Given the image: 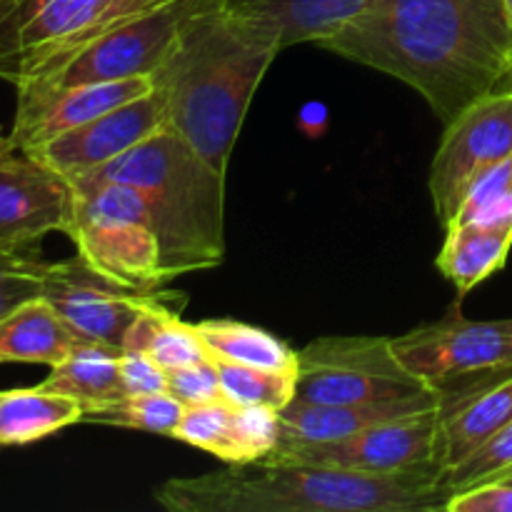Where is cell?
<instances>
[{"instance_id":"28","label":"cell","mask_w":512,"mask_h":512,"mask_svg":"<svg viewBox=\"0 0 512 512\" xmlns=\"http://www.w3.org/2000/svg\"><path fill=\"white\" fill-rule=\"evenodd\" d=\"M25 248H0V320L18 305L43 295V278L48 263Z\"/></svg>"},{"instance_id":"15","label":"cell","mask_w":512,"mask_h":512,"mask_svg":"<svg viewBox=\"0 0 512 512\" xmlns=\"http://www.w3.org/2000/svg\"><path fill=\"white\" fill-rule=\"evenodd\" d=\"M150 90H153L150 75L108 80V83L68 85V88H18V108H15L10 138L15 148L25 153L108 110L143 98Z\"/></svg>"},{"instance_id":"35","label":"cell","mask_w":512,"mask_h":512,"mask_svg":"<svg viewBox=\"0 0 512 512\" xmlns=\"http://www.w3.org/2000/svg\"><path fill=\"white\" fill-rule=\"evenodd\" d=\"M508 473H512V468H508V470H503V473H498V475H508ZM493 478H495V475H493ZM490 480V478H488Z\"/></svg>"},{"instance_id":"29","label":"cell","mask_w":512,"mask_h":512,"mask_svg":"<svg viewBox=\"0 0 512 512\" xmlns=\"http://www.w3.org/2000/svg\"><path fill=\"white\" fill-rule=\"evenodd\" d=\"M508 468H512V423L498 435H493L488 443L480 445L458 468L445 473V485L450 488V493H458V490L473 488Z\"/></svg>"},{"instance_id":"16","label":"cell","mask_w":512,"mask_h":512,"mask_svg":"<svg viewBox=\"0 0 512 512\" xmlns=\"http://www.w3.org/2000/svg\"><path fill=\"white\" fill-rule=\"evenodd\" d=\"M510 423L512 368L473 375L470 383L455 393L445 388L440 408L438 468L450 473Z\"/></svg>"},{"instance_id":"20","label":"cell","mask_w":512,"mask_h":512,"mask_svg":"<svg viewBox=\"0 0 512 512\" xmlns=\"http://www.w3.org/2000/svg\"><path fill=\"white\" fill-rule=\"evenodd\" d=\"M83 413L78 400L45 385L0 390V448L50 438L58 430L83 423Z\"/></svg>"},{"instance_id":"19","label":"cell","mask_w":512,"mask_h":512,"mask_svg":"<svg viewBox=\"0 0 512 512\" xmlns=\"http://www.w3.org/2000/svg\"><path fill=\"white\" fill-rule=\"evenodd\" d=\"M78 343V335L43 295L18 305L0 320V363H40L53 368Z\"/></svg>"},{"instance_id":"32","label":"cell","mask_w":512,"mask_h":512,"mask_svg":"<svg viewBox=\"0 0 512 512\" xmlns=\"http://www.w3.org/2000/svg\"><path fill=\"white\" fill-rule=\"evenodd\" d=\"M120 373H123L125 395L168 393V370L150 358L148 353H120Z\"/></svg>"},{"instance_id":"1","label":"cell","mask_w":512,"mask_h":512,"mask_svg":"<svg viewBox=\"0 0 512 512\" xmlns=\"http://www.w3.org/2000/svg\"><path fill=\"white\" fill-rule=\"evenodd\" d=\"M315 45L408 83L443 125L512 75L505 0H378Z\"/></svg>"},{"instance_id":"24","label":"cell","mask_w":512,"mask_h":512,"mask_svg":"<svg viewBox=\"0 0 512 512\" xmlns=\"http://www.w3.org/2000/svg\"><path fill=\"white\" fill-rule=\"evenodd\" d=\"M195 328L213 358L280 373H298V353L268 330L238 320H203L195 323Z\"/></svg>"},{"instance_id":"36","label":"cell","mask_w":512,"mask_h":512,"mask_svg":"<svg viewBox=\"0 0 512 512\" xmlns=\"http://www.w3.org/2000/svg\"><path fill=\"white\" fill-rule=\"evenodd\" d=\"M510 78H512V75H510Z\"/></svg>"},{"instance_id":"22","label":"cell","mask_w":512,"mask_h":512,"mask_svg":"<svg viewBox=\"0 0 512 512\" xmlns=\"http://www.w3.org/2000/svg\"><path fill=\"white\" fill-rule=\"evenodd\" d=\"M173 300L175 295H170L163 303H155L143 310L125 333L123 350L148 353L165 370L205 363L213 358L195 323L180 320L178 308H173Z\"/></svg>"},{"instance_id":"14","label":"cell","mask_w":512,"mask_h":512,"mask_svg":"<svg viewBox=\"0 0 512 512\" xmlns=\"http://www.w3.org/2000/svg\"><path fill=\"white\" fill-rule=\"evenodd\" d=\"M73 188L25 153L0 160V248H28L50 233H68Z\"/></svg>"},{"instance_id":"30","label":"cell","mask_w":512,"mask_h":512,"mask_svg":"<svg viewBox=\"0 0 512 512\" xmlns=\"http://www.w3.org/2000/svg\"><path fill=\"white\" fill-rule=\"evenodd\" d=\"M168 393L178 398L183 405H200L210 400L223 398L220 390V373L215 360L205 363L183 365V368L168 370Z\"/></svg>"},{"instance_id":"12","label":"cell","mask_w":512,"mask_h":512,"mask_svg":"<svg viewBox=\"0 0 512 512\" xmlns=\"http://www.w3.org/2000/svg\"><path fill=\"white\" fill-rule=\"evenodd\" d=\"M170 295L173 293H160L158 288H128L98 273L80 255L48 263L43 278V298L58 310L80 340H93L120 350L135 318Z\"/></svg>"},{"instance_id":"10","label":"cell","mask_w":512,"mask_h":512,"mask_svg":"<svg viewBox=\"0 0 512 512\" xmlns=\"http://www.w3.org/2000/svg\"><path fill=\"white\" fill-rule=\"evenodd\" d=\"M198 5L200 0H170L160 8L135 15L93 40L60 70L18 88H68L153 75Z\"/></svg>"},{"instance_id":"17","label":"cell","mask_w":512,"mask_h":512,"mask_svg":"<svg viewBox=\"0 0 512 512\" xmlns=\"http://www.w3.org/2000/svg\"><path fill=\"white\" fill-rule=\"evenodd\" d=\"M443 400L445 388H430L423 393L405 395V398L353 405H313L290 400L283 410H278L280 440H308V443L338 440L370 428V425L385 423V420L443 408Z\"/></svg>"},{"instance_id":"7","label":"cell","mask_w":512,"mask_h":512,"mask_svg":"<svg viewBox=\"0 0 512 512\" xmlns=\"http://www.w3.org/2000/svg\"><path fill=\"white\" fill-rule=\"evenodd\" d=\"M433 385L410 373L393 350V338L328 335L298 350L295 398L313 405H353L405 398Z\"/></svg>"},{"instance_id":"31","label":"cell","mask_w":512,"mask_h":512,"mask_svg":"<svg viewBox=\"0 0 512 512\" xmlns=\"http://www.w3.org/2000/svg\"><path fill=\"white\" fill-rule=\"evenodd\" d=\"M445 512H512V473L450 495Z\"/></svg>"},{"instance_id":"4","label":"cell","mask_w":512,"mask_h":512,"mask_svg":"<svg viewBox=\"0 0 512 512\" xmlns=\"http://www.w3.org/2000/svg\"><path fill=\"white\" fill-rule=\"evenodd\" d=\"M80 178L125 183L143 195L168 283L223 263L225 175L170 125Z\"/></svg>"},{"instance_id":"8","label":"cell","mask_w":512,"mask_h":512,"mask_svg":"<svg viewBox=\"0 0 512 512\" xmlns=\"http://www.w3.org/2000/svg\"><path fill=\"white\" fill-rule=\"evenodd\" d=\"M440 408L370 425L338 440H280L273 453L258 463L313 465V468L353 470L390 475L438 468Z\"/></svg>"},{"instance_id":"5","label":"cell","mask_w":512,"mask_h":512,"mask_svg":"<svg viewBox=\"0 0 512 512\" xmlns=\"http://www.w3.org/2000/svg\"><path fill=\"white\" fill-rule=\"evenodd\" d=\"M170 0H0V80L55 73L115 25Z\"/></svg>"},{"instance_id":"25","label":"cell","mask_w":512,"mask_h":512,"mask_svg":"<svg viewBox=\"0 0 512 512\" xmlns=\"http://www.w3.org/2000/svg\"><path fill=\"white\" fill-rule=\"evenodd\" d=\"M185 405L170 393L150 395H123L110 403L93 405L83 413V423L113 425V428L143 430V433L173 438L180 425Z\"/></svg>"},{"instance_id":"9","label":"cell","mask_w":512,"mask_h":512,"mask_svg":"<svg viewBox=\"0 0 512 512\" xmlns=\"http://www.w3.org/2000/svg\"><path fill=\"white\" fill-rule=\"evenodd\" d=\"M505 158H512V90H495L445 125L430 165V198L445 228L455 220L475 178Z\"/></svg>"},{"instance_id":"23","label":"cell","mask_w":512,"mask_h":512,"mask_svg":"<svg viewBox=\"0 0 512 512\" xmlns=\"http://www.w3.org/2000/svg\"><path fill=\"white\" fill-rule=\"evenodd\" d=\"M120 353L123 350L113 345L80 340L63 363L50 368V375L40 385L70 395L85 410L118 400L125 395Z\"/></svg>"},{"instance_id":"27","label":"cell","mask_w":512,"mask_h":512,"mask_svg":"<svg viewBox=\"0 0 512 512\" xmlns=\"http://www.w3.org/2000/svg\"><path fill=\"white\" fill-rule=\"evenodd\" d=\"M220 373L223 398L233 405H265L283 410L295 398V375L280 370L253 368V365L230 363L213 358Z\"/></svg>"},{"instance_id":"33","label":"cell","mask_w":512,"mask_h":512,"mask_svg":"<svg viewBox=\"0 0 512 512\" xmlns=\"http://www.w3.org/2000/svg\"><path fill=\"white\" fill-rule=\"evenodd\" d=\"M13 153H18V148H15L13 138H10V133H5L3 128H0V160L10 158Z\"/></svg>"},{"instance_id":"2","label":"cell","mask_w":512,"mask_h":512,"mask_svg":"<svg viewBox=\"0 0 512 512\" xmlns=\"http://www.w3.org/2000/svg\"><path fill=\"white\" fill-rule=\"evenodd\" d=\"M283 50L278 33L228 0H200L150 78L178 130L220 175L260 80Z\"/></svg>"},{"instance_id":"26","label":"cell","mask_w":512,"mask_h":512,"mask_svg":"<svg viewBox=\"0 0 512 512\" xmlns=\"http://www.w3.org/2000/svg\"><path fill=\"white\" fill-rule=\"evenodd\" d=\"M238 405L225 398L210 400L200 405H185L180 425L173 438L193 448L215 455L223 463H243L238 445V423H235Z\"/></svg>"},{"instance_id":"13","label":"cell","mask_w":512,"mask_h":512,"mask_svg":"<svg viewBox=\"0 0 512 512\" xmlns=\"http://www.w3.org/2000/svg\"><path fill=\"white\" fill-rule=\"evenodd\" d=\"M163 125H168V103H165L163 90L153 85V90L143 98L108 110L68 133L55 135L25 150V155L43 163L53 173L63 175L70 183L120 158L145 138L158 133Z\"/></svg>"},{"instance_id":"21","label":"cell","mask_w":512,"mask_h":512,"mask_svg":"<svg viewBox=\"0 0 512 512\" xmlns=\"http://www.w3.org/2000/svg\"><path fill=\"white\" fill-rule=\"evenodd\" d=\"M510 248L512 228L450 223L445 228V243L435 265L458 288V293L465 295L503 268Z\"/></svg>"},{"instance_id":"3","label":"cell","mask_w":512,"mask_h":512,"mask_svg":"<svg viewBox=\"0 0 512 512\" xmlns=\"http://www.w3.org/2000/svg\"><path fill=\"white\" fill-rule=\"evenodd\" d=\"M440 468L370 475L313 465L228 463L170 478L153 493L170 512H438L450 500Z\"/></svg>"},{"instance_id":"6","label":"cell","mask_w":512,"mask_h":512,"mask_svg":"<svg viewBox=\"0 0 512 512\" xmlns=\"http://www.w3.org/2000/svg\"><path fill=\"white\" fill-rule=\"evenodd\" d=\"M73 215L68 238L98 273L135 290L160 288L163 253L148 203L135 188L110 180H70Z\"/></svg>"},{"instance_id":"34","label":"cell","mask_w":512,"mask_h":512,"mask_svg":"<svg viewBox=\"0 0 512 512\" xmlns=\"http://www.w3.org/2000/svg\"><path fill=\"white\" fill-rule=\"evenodd\" d=\"M505 8H508V15H510V20H512V0H505Z\"/></svg>"},{"instance_id":"18","label":"cell","mask_w":512,"mask_h":512,"mask_svg":"<svg viewBox=\"0 0 512 512\" xmlns=\"http://www.w3.org/2000/svg\"><path fill=\"white\" fill-rule=\"evenodd\" d=\"M233 8L263 20L278 33L280 45L320 43L378 0H228Z\"/></svg>"},{"instance_id":"11","label":"cell","mask_w":512,"mask_h":512,"mask_svg":"<svg viewBox=\"0 0 512 512\" xmlns=\"http://www.w3.org/2000/svg\"><path fill=\"white\" fill-rule=\"evenodd\" d=\"M400 363L433 388L512 368V318L468 320L460 313L393 338Z\"/></svg>"}]
</instances>
